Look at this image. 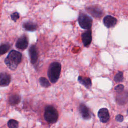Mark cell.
<instances>
[{
    "mask_svg": "<svg viewBox=\"0 0 128 128\" xmlns=\"http://www.w3.org/2000/svg\"><path fill=\"white\" fill-rule=\"evenodd\" d=\"M22 54L20 52L15 50L10 52L4 60V63L12 70H14L21 62Z\"/></svg>",
    "mask_w": 128,
    "mask_h": 128,
    "instance_id": "obj_1",
    "label": "cell"
},
{
    "mask_svg": "<svg viewBox=\"0 0 128 128\" xmlns=\"http://www.w3.org/2000/svg\"><path fill=\"white\" fill-rule=\"evenodd\" d=\"M62 70L61 64L58 62H52L48 69V76L50 82L55 84L60 78Z\"/></svg>",
    "mask_w": 128,
    "mask_h": 128,
    "instance_id": "obj_2",
    "label": "cell"
},
{
    "mask_svg": "<svg viewBox=\"0 0 128 128\" xmlns=\"http://www.w3.org/2000/svg\"><path fill=\"white\" fill-rule=\"evenodd\" d=\"M44 118L50 124L56 122L58 118V113L54 107L52 106H46L44 108Z\"/></svg>",
    "mask_w": 128,
    "mask_h": 128,
    "instance_id": "obj_3",
    "label": "cell"
},
{
    "mask_svg": "<svg viewBox=\"0 0 128 128\" xmlns=\"http://www.w3.org/2000/svg\"><path fill=\"white\" fill-rule=\"evenodd\" d=\"M78 22L80 26L84 30H90L92 26V18L86 14H80L78 17Z\"/></svg>",
    "mask_w": 128,
    "mask_h": 128,
    "instance_id": "obj_4",
    "label": "cell"
},
{
    "mask_svg": "<svg viewBox=\"0 0 128 128\" xmlns=\"http://www.w3.org/2000/svg\"><path fill=\"white\" fill-rule=\"evenodd\" d=\"M28 44V40L27 36L26 35H24L20 38L16 42V48L20 50H24L26 49Z\"/></svg>",
    "mask_w": 128,
    "mask_h": 128,
    "instance_id": "obj_5",
    "label": "cell"
},
{
    "mask_svg": "<svg viewBox=\"0 0 128 128\" xmlns=\"http://www.w3.org/2000/svg\"><path fill=\"white\" fill-rule=\"evenodd\" d=\"M87 11L95 18H99L102 16L103 11L97 6H92L87 8Z\"/></svg>",
    "mask_w": 128,
    "mask_h": 128,
    "instance_id": "obj_6",
    "label": "cell"
},
{
    "mask_svg": "<svg viewBox=\"0 0 128 128\" xmlns=\"http://www.w3.org/2000/svg\"><path fill=\"white\" fill-rule=\"evenodd\" d=\"M98 116L102 122H107L109 120L110 118L108 110L106 108H102L100 109L98 112Z\"/></svg>",
    "mask_w": 128,
    "mask_h": 128,
    "instance_id": "obj_7",
    "label": "cell"
},
{
    "mask_svg": "<svg viewBox=\"0 0 128 128\" xmlns=\"http://www.w3.org/2000/svg\"><path fill=\"white\" fill-rule=\"evenodd\" d=\"M82 40L85 47L88 46L92 41V30L90 29L84 32L82 35Z\"/></svg>",
    "mask_w": 128,
    "mask_h": 128,
    "instance_id": "obj_8",
    "label": "cell"
},
{
    "mask_svg": "<svg viewBox=\"0 0 128 128\" xmlns=\"http://www.w3.org/2000/svg\"><path fill=\"white\" fill-rule=\"evenodd\" d=\"M29 55L30 58L31 63L32 64H36L38 61V55L35 45H32L30 46L29 49Z\"/></svg>",
    "mask_w": 128,
    "mask_h": 128,
    "instance_id": "obj_9",
    "label": "cell"
},
{
    "mask_svg": "<svg viewBox=\"0 0 128 128\" xmlns=\"http://www.w3.org/2000/svg\"><path fill=\"white\" fill-rule=\"evenodd\" d=\"M79 110L82 118L86 120H88L91 118V114L89 108L84 104L80 105Z\"/></svg>",
    "mask_w": 128,
    "mask_h": 128,
    "instance_id": "obj_10",
    "label": "cell"
},
{
    "mask_svg": "<svg viewBox=\"0 0 128 128\" xmlns=\"http://www.w3.org/2000/svg\"><path fill=\"white\" fill-rule=\"evenodd\" d=\"M103 22L106 27L108 28H110L116 25L117 23V20L111 16H106L104 18Z\"/></svg>",
    "mask_w": 128,
    "mask_h": 128,
    "instance_id": "obj_11",
    "label": "cell"
},
{
    "mask_svg": "<svg viewBox=\"0 0 128 128\" xmlns=\"http://www.w3.org/2000/svg\"><path fill=\"white\" fill-rule=\"evenodd\" d=\"M11 82V76L6 73L0 74V86H6Z\"/></svg>",
    "mask_w": 128,
    "mask_h": 128,
    "instance_id": "obj_12",
    "label": "cell"
},
{
    "mask_svg": "<svg viewBox=\"0 0 128 128\" xmlns=\"http://www.w3.org/2000/svg\"><path fill=\"white\" fill-rule=\"evenodd\" d=\"M78 81L80 84L84 86L86 88H90L92 86V81L89 78L79 76L78 78Z\"/></svg>",
    "mask_w": 128,
    "mask_h": 128,
    "instance_id": "obj_13",
    "label": "cell"
},
{
    "mask_svg": "<svg viewBox=\"0 0 128 128\" xmlns=\"http://www.w3.org/2000/svg\"><path fill=\"white\" fill-rule=\"evenodd\" d=\"M22 27L28 31L34 32L37 30L38 28V26L36 24L32 22H28L23 24Z\"/></svg>",
    "mask_w": 128,
    "mask_h": 128,
    "instance_id": "obj_14",
    "label": "cell"
},
{
    "mask_svg": "<svg viewBox=\"0 0 128 128\" xmlns=\"http://www.w3.org/2000/svg\"><path fill=\"white\" fill-rule=\"evenodd\" d=\"M21 100V98L20 96L17 94H14L11 95L9 97L8 101L9 103L12 106H14L18 104Z\"/></svg>",
    "mask_w": 128,
    "mask_h": 128,
    "instance_id": "obj_15",
    "label": "cell"
},
{
    "mask_svg": "<svg viewBox=\"0 0 128 128\" xmlns=\"http://www.w3.org/2000/svg\"><path fill=\"white\" fill-rule=\"evenodd\" d=\"M10 46L8 44H4L0 46V56L6 53L10 50Z\"/></svg>",
    "mask_w": 128,
    "mask_h": 128,
    "instance_id": "obj_16",
    "label": "cell"
},
{
    "mask_svg": "<svg viewBox=\"0 0 128 128\" xmlns=\"http://www.w3.org/2000/svg\"><path fill=\"white\" fill-rule=\"evenodd\" d=\"M40 85L44 88H48L50 86V84L48 80L45 78L41 77L40 78Z\"/></svg>",
    "mask_w": 128,
    "mask_h": 128,
    "instance_id": "obj_17",
    "label": "cell"
},
{
    "mask_svg": "<svg viewBox=\"0 0 128 128\" xmlns=\"http://www.w3.org/2000/svg\"><path fill=\"white\" fill-rule=\"evenodd\" d=\"M123 80H124L123 73L122 72H118V73L116 74L114 77V82L117 83L122 82Z\"/></svg>",
    "mask_w": 128,
    "mask_h": 128,
    "instance_id": "obj_18",
    "label": "cell"
},
{
    "mask_svg": "<svg viewBox=\"0 0 128 128\" xmlns=\"http://www.w3.org/2000/svg\"><path fill=\"white\" fill-rule=\"evenodd\" d=\"M8 128H16L18 127V121L14 120H10L8 123Z\"/></svg>",
    "mask_w": 128,
    "mask_h": 128,
    "instance_id": "obj_19",
    "label": "cell"
},
{
    "mask_svg": "<svg viewBox=\"0 0 128 128\" xmlns=\"http://www.w3.org/2000/svg\"><path fill=\"white\" fill-rule=\"evenodd\" d=\"M10 16H11L12 20L16 22L20 18V14L18 12H14Z\"/></svg>",
    "mask_w": 128,
    "mask_h": 128,
    "instance_id": "obj_20",
    "label": "cell"
},
{
    "mask_svg": "<svg viewBox=\"0 0 128 128\" xmlns=\"http://www.w3.org/2000/svg\"><path fill=\"white\" fill-rule=\"evenodd\" d=\"M124 89V86L122 84H118V86H116L114 88V90L117 92H118V93L122 92Z\"/></svg>",
    "mask_w": 128,
    "mask_h": 128,
    "instance_id": "obj_21",
    "label": "cell"
},
{
    "mask_svg": "<svg viewBox=\"0 0 128 128\" xmlns=\"http://www.w3.org/2000/svg\"><path fill=\"white\" fill-rule=\"evenodd\" d=\"M116 120L118 122H122L124 120V116L121 114H118L116 117Z\"/></svg>",
    "mask_w": 128,
    "mask_h": 128,
    "instance_id": "obj_22",
    "label": "cell"
}]
</instances>
